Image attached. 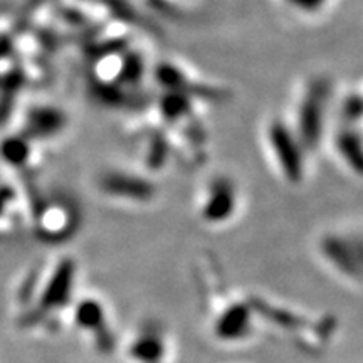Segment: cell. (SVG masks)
<instances>
[{
  "mask_svg": "<svg viewBox=\"0 0 363 363\" xmlns=\"http://www.w3.org/2000/svg\"><path fill=\"white\" fill-rule=\"evenodd\" d=\"M342 116L345 123L353 128H363V86L347 94L342 103Z\"/></svg>",
  "mask_w": 363,
  "mask_h": 363,
  "instance_id": "1",
  "label": "cell"
}]
</instances>
